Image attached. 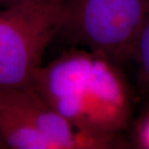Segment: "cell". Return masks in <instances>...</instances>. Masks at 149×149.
Here are the masks:
<instances>
[{
    "label": "cell",
    "instance_id": "cell-1",
    "mask_svg": "<svg viewBox=\"0 0 149 149\" xmlns=\"http://www.w3.org/2000/svg\"><path fill=\"white\" fill-rule=\"evenodd\" d=\"M32 85L77 129L114 143L126 127L130 100L114 63L88 49H71L35 72Z\"/></svg>",
    "mask_w": 149,
    "mask_h": 149
},
{
    "label": "cell",
    "instance_id": "cell-5",
    "mask_svg": "<svg viewBox=\"0 0 149 149\" xmlns=\"http://www.w3.org/2000/svg\"><path fill=\"white\" fill-rule=\"evenodd\" d=\"M0 134L12 149H55L35 127L0 98Z\"/></svg>",
    "mask_w": 149,
    "mask_h": 149
},
{
    "label": "cell",
    "instance_id": "cell-8",
    "mask_svg": "<svg viewBox=\"0 0 149 149\" xmlns=\"http://www.w3.org/2000/svg\"><path fill=\"white\" fill-rule=\"evenodd\" d=\"M7 148H9V147H8V145H7V143L5 142L4 139L2 138L1 134H0V149H7Z\"/></svg>",
    "mask_w": 149,
    "mask_h": 149
},
{
    "label": "cell",
    "instance_id": "cell-9",
    "mask_svg": "<svg viewBox=\"0 0 149 149\" xmlns=\"http://www.w3.org/2000/svg\"><path fill=\"white\" fill-rule=\"evenodd\" d=\"M19 1H22V0H0V4L1 3H7V4H12V3H15V2H19Z\"/></svg>",
    "mask_w": 149,
    "mask_h": 149
},
{
    "label": "cell",
    "instance_id": "cell-2",
    "mask_svg": "<svg viewBox=\"0 0 149 149\" xmlns=\"http://www.w3.org/2000/svg\"><path fill=\"white\" fill-rule=\"evenodd\" d=\"M64 0H22L0 11V86H25L61 28Z\"/></svg>",
    "mask_w": 149,
    "mask_h": 149
},
{
    "label": "cell",
    "instance_id": "cell-6",
    "mask_svg": "<svg viewBox=\"0 0 149 149\" xmlns=\"http://www.w3.org/2000/svg\"><path fill=\"white\" fill-rule=\"evenodd\" d=\"M134 56L138 59L142 77L149 85V5L143 24L136 40Z\"/></svg>",
    "mask_w": 149,
    "mask_h": 149
},
{
    "label": "cell",
    "instance_id": "cell-4",
    "mask_svg": "<svg viewBox=\"0 0 149 149\" xmlns=\"http://www.w3.org/2000/svg\"><path fill=\"white\" fill-rule=\"evenodd\" d=\"M0 98L52 141L55 149L109 148L114 144L77 129L47 103L32 83L0 86Z\"/></svg>",
    "mask_w": 149,
    "mask_h": 149
},
{
    "label": "cell",
    "instance_id": "cell-7",
    "mask_svg": "<svg viewBox=\"0 0 149 149\" xmlns=\"http://www.w3.org/2000/svg\"><path fill=\"white\" fill-rule=\"evenodd\" d=\"M139 139L142 146L149 149V114L141 126L139 132Z\"/></svg>",
    "mask_w": 149,
    "mask_h": 149
},
{
    "label": "cell",
    "instance_id": "cell-3",
    "mask_svg": "<svg viewBox=\"0 0 149 149\" xmlns=\"http://www.w3.org/2000/svg\"><path fill=\"white\" fill-rule=\"evenodd\" d=\"M149 0H64L59 33L120 63L134 55Z\"/></svg>",
    "mask_w": 149,
    "mask_h": 149
}]
</instances>
